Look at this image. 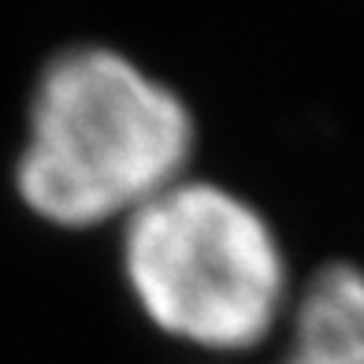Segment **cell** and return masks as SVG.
<instances>
[{"label":"cell","mask_w":364,"mask_h":364,"mask_svg":"<svg viewBox=\"0 0 364 364\" xmlns=\"http://www.w3.org/2000/svg\"><path fill=\"white\" fill-rule=\"evenodd\" d=\"M197 115L171 82L115 45L82 41L45 60L15 160L23 208L60 230L127 223L193 175Z\"/></svg>","instance_id":"obj_1"},{"label":"cell","mask_w":364,"mask_h":364,"mask_svg":"<svg viewBox=\"0 0 364 364\" xmlns=\"http://www.w3.org/2000/svg\"><path fill=\"white\" fill-rule=\"evenodd\" d=\"M123 283L160 335L250 353L287 323L290 260L272 220L238 190L186 175L119 227Z\"/></svg>","instance_id":"obj_2"},{"label":"cell","mask_w":364,"mask_h":364,"mask_svg":"<svg viewBox=\"0 0 364 364\" xmlns=\"http://www.w3.org/2000/svg\"><path fill=\"white\" fill-rule=\"evenodd\" d=\"M279 364H364V268L327 260L294 294Z\"/></svg>","instance_id":"obj_3"}]
</instances>
